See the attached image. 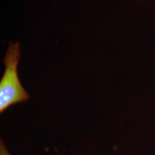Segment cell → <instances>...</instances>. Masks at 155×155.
I'll use <instances>...</instances> for the list:
<instances>
[{"mask_svg": "<svg viewBox=\"0 0 155 155\" xmlns=\"http://www.w3.org/2000/svg\"><path fill=\"white\" fill-rule=\"evenodd\" d=\"M0 155H11L7 151L5 144L2 141H1V144H0Z\"/></svg>", "mask_w": 155, "mask_h": 155, "instance_id": "2", "label": "cell"}, {"mask_svg": "<svg viewBox=\"0 0 155 155\" xmlns=\"http://www.w3.org/2000/svg\"><path fill=\"white\" fill-rule=\"evenodd\" d=\"M20 45L10 42L3 59L5 71L0 81V113L9 106L22 103L30 98L29 94L21 85L17 74L20 61Z\"/></svg>", "mask_w": 155, "mask_h": 155, "instance_id": "1", "label": "cell"}]
</instances>
